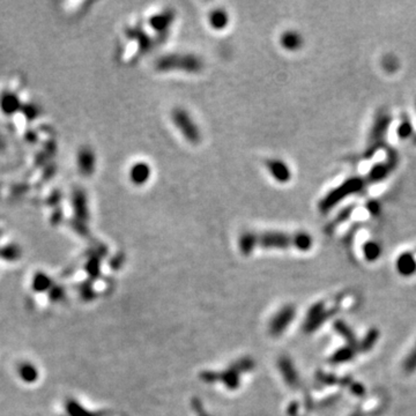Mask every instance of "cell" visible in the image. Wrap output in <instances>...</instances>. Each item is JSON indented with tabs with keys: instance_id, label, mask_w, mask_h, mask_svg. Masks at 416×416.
<instances>
[{
	"instance_id": "6da1fadb",
	"label": "cell",
	"mask_w": 416,
	"mask_h": 416,
	"mask_svg": "<svg viewBox=\"0 0 416 416\" xmlns=\"http://www.w3.org/2000/svg\"><path fill=\"white\" fill-rule=\"evenodd\" d=\"M312 245V238L308 234H284V232H249L239 238V249L243 253H251L256 247L264 249H287L295 246L299 250H308Z\"/></svg>"
},
{
	"instance_id": "7a4b0ae2",
	"label": "cell",
	"mask_w": 416,
	"mask_h": 416,
	"mask_svg": "<svg viewBox=\"0 0 416 416\" xmlns=\"http://www.w3.org/2000/svg\"><path fill=\"white\" fill-rule=\"evenodd\" d=\"M156 67L160 71L183 70L187 72H197L202 67V64L200 59L194 56L170 55L159 59L156 63Z\"/></svg>"
},
{
	"instance_id": "3957f363",
	"label": "cell",
	"mask_w": 416,
	"mask_h": 416,
	"mask_svg": "<svg viewBox=\"0 0 416 416\" xmlns=\"http://www.w3.org/2000/svg\"><path fill=\"white\" fill-rule=\"evenodd\" d=\"M363 183L361 179L358 178H353L343 183L342 185L336 187L335 190H333L329 192L327 196H326L323 200L320 202V209L321 212L329 211L333 206H335L340 200L344 199V198L349 196V194L354 192H358L359 190H362Z\"/></svg>"
},
{
	"instance_id": "277c9868",
	"label": "cell",
	"mask_w": 416,
	"mask_h": 416,
	"mask_svg": "<svg viewBox=\"0 0 416 416\" xmlns=\"http://www.w3.org/2000/svg\"><path fill=\"white\" fill-rule=\"evenodd\" d=\"M172 121L178 127L183 136L192 144H198L200 141V132L196 123H193L186 111L182 109H175L172 112Z\"/></svg>"
},
{
	"instance_id": "5b68a950",
	"label": "cell",
	"mask_w": 416,
	"mask_h": 416,
	"mask_svg": "<svg viewBox=\"0 0 416 416\" xmlns=\"http://www.w3.org/2000/svg\"><path fill=\"white\" fill-rule=\"evenodd\" d=\"M294 316H295L294 306L288 305V306H284L283 309H281L271 321L272 334L275 336L282 334V332L288 327V326H289L291 320L294 319Z\"/></svg>"
},
{
	"instance_id": "8992f818",
	"label": "cell",
	"mask_w": 416,
	"mask_h": 416,
	"mask_svg": "<svg viewBox=\"0 0 416 416\" xmlns=\"http://www.w3.org/2000/svg\"><path fill=\"white\" fill-rule=\"evenodd\" d=\"M21 109V101L14 92H4L0 95V112L4 116L13 117Z\"/></svg>"
},
{
	"instance_id": "52a82bcc",
	"label": "cell",
	"mask_w": 416,
	"mask_h": 416,
	"mask_svg": "<svg viewBox=\"0 0 416 416\" xmlns=\"http://www.w3.org/2000/svg\"><path fill=\"white\" fill-rule=\"evenodd\" d=\"M79 171L85 176H91L95 170V154L89 147H82L78 153Z\"/></svg>"
},
{
	"instance_id": "ba28073f",
	"label": "cell",
	"mask_w": 416,
	"mask_h": 416,
	"mask_svg": "<svg viewBox=\"0 0 416 416\" xmlns=\"http://www.w3.org/2000/svg\"><path fill=\"white\" fill-rule=\"evenodd\" d=\"M18 374L26 384H34L39 380L40 371L32 362H22L18 366Z\"/></svg>"
},
{
	"instance_id": "9c48e42d",
	"label": "cell",
	"mask_w": 416,
	"mask_h": 416,
	"mask_svg": "<svg viewBox=\"0 0 416 416\" xmlns=\"http://www.w3.org/2000/svg\"><path fill=\"white\" fill-rule=\"evenodd\" d=\"M267 168L273 177L281 183L288 182L290 179V170L282 161L272 160L267 162Z\"/></svg>"
},
{
	"instance_id": "30bf717a",
	"label": "cell",
	"mask_w": 416,
	"mask_h": 416,
	"mask_svg": "<svg viewBox=\"0 0 416 416\" xmlns=\"http://www.w3.org/2000/svg\"><path fill=\"white\" fill-rule=\"evenodd\" d=\"M389 123V118L385 117V116H381L379 119H377L376 125H374L372 133H371L370 137V148L369 153H372L373 149L376 148L378 142L383 140L384 134L386 132V127H387V124Z\"/></svg>"
},
{
	"instance_id": "8fae6325",
	"label": "cell",
	"mask_w": 416,
	"mask_h": 416,
	"mask_svg": "<svg viewBox=\"0 0 416 416\" xmlns=\"http://www.w3.org/2000/svg\"><path fill=\"white\" fill-rule=\"evenodd\" d=\"M396 269L404 276L411 275L416 271V261L410 253H402L396 260Z\"/></svg>"
},
{
	"instance_id": "7c38bea8",
	"label": "cell",
	"mask_w": 416,
	"mask_h": 416,
	"mask_svg": "<svg viewBox=\"0 0 416 416\" xmlns=\"http://www.w3.org/2000/svg\"><path fill=\"white\" fill-rule=\"evenodd\" d=\"M54 287L52 284V280L50 276L43 272H37L33 277L32 281V288L35 293H44V291H49Z\"/></svg>"
},
{
	"instance_id": "4fadbf2b",
	"label": "cell",
	"mask_w": 416,
	"mask_h": 416,
	"mask_svg": "<svg viewBox=\"0 0 416 416\" xmlns=\"http://www.w3.org/2000/svg\"><path fill=\"white\" fill-rule=\"evenodd\" d=\"M65 408L69 416H101V413L88 410L87 408H85L80 402H78L74 399H67Z\"/></svg>"
},
{
	"instance_id": "5bb4252c",
	"label": "cell",
	"mask_w": 416,
	"mask_h": 416,
	"mask_svg": "<svg viewBox=\"0 0 416 416\" xmlns=\"http://www.w3.org/2000/svg\"><path fill=\"white\" fill-rule=\"evenodd\" d=\"M149 175H151V169L145 163H138L131 170V178L136 184L145 183L149 178Z\"/></svg>"
},
{
	"instance_id": "9a60e30c",
	"label": "cell",
	"mask_w": 416,
	"mask_h": 416,
	"mask_svg": "<svg viewBox=\"0 0 416 416\" xmlns=\"http://www.w3.org/2000/svg\"><path fill=\"white\" fill-rule=\"evenodd\" d=\"M302 42V37L294 32L284 33L281 37V44L287 50H297V49L301 48Z\"/></svg>"
},
{
	"instance_id": "2e32d148",
	"label": "cell",
	"mask_w": 416,
	"mask_h": 416,
	"mask_svg": "<svg viewBox=\"0 0 416 416\" xmlns=\"http://www.w3.org/2000/svg\"><path fill=\"white\" fill-rule=\"evenodd\" d=\"M21 257V249L17 244H7L0 249V258L5 261H17Z\"/></svg>"
},
{
	"instance_id": "e0dca14e",
	"label": "cell",
	"mask_w": 416,
	"mask_h": 416,
	"mask_svg": "<svg viewBox=\"0 0 416 416\" xmlns=\"http://www.w3.org/2000/svg\"><path fill=\"white\" fill-rule=\"evenodd\" d=\"M209 22L214 29H223L228 24V16L222 10H217L211 13L209 16Z\"/></svg>"
},
{
	"instance_id": "ac0fdd59",
	"label": "cell",
	"mask_w": 416,
	"mask_h": 416,
	"mask_svg": "<svg viewBox=\"0 0 416 416\" xmlns=\"http://www.w3.org/2000/svg\"><path fill=\"white\" fill-rule=\"evenodd\" d=\"M74 207H76L77 215L80 219H87L88 211H87V202H86L85 193L78 192L74 197Z\"/></svg>"
},
{
	"instance_id": "d6986e66",
	"label": "cell",
	"mask_w": 416,
	"mask_h": 416,
	"mask_svg": "<svg viewBox=\"0 0 416 416\" xmlns=\"http://www.w3.org/2000/svg\"><path fill=\"white\" fill-rule=\"evenodd\" d=\"M172 20V13L171 12H166L161 16H156L152 19L151 24L154 29L157 31H163V29H167L168 26Z\"/></svg>"
},
{
	"instance_id": "ffe728a7",
	"label": "cell",
	"mask_w": 416,
	"mask_h": 416,
	"mask_svg": "<svg viewBox=\"0 0 416 416\" xmlns=\"http://www.w3.org/2000/svg\"><path fill=\"white\" fill-rule=\"evenodd\" d=\"M335 329L339 332L340 335H342L344 339L347 340V342L351 344V346H356V339L355 335L351 332V329L348 327V326L343 323V321H336L335 323Z\"/></svg>"
},
{
	"instance_id": "44dd1931",
	"label": "cell",
	"mask_w": 416,
	"mask_h": 416,
	"mask_svg": "<svg viewBox=\"0 0 416 416\" xmlns=\"http://www.w3.org/2000/svg\"><path fill=\"white\" fill-rule=\"evenodd\" d=\"M354 356V349L353 348H341L336 353L332 356V362L333 363H343L349 361V359L353 358Z\"/></svg>"
},
{
	"instance_id": "7402d4cb",
	"label": "cell",
	"mask_w": 416,
	"mask_h": 416,
	"mask_svg": "<svg viewBox=\"0 0 416 416\" xmlns=\"http://www.w3.org/2000/svg\"><path fill=\"white\" fill-rule=\"evenodd\" d=\"M403 371L406 373H413L416 371V344L413 347V349L410 350V353L404 358L403 364H402Z\"/></svg>"
},
{
	"instance_id": "603a6c76",
	"label": "cell",
	"mask_w": 416,
	"mask_h": 416,
	"mask_svg": "<svg viewBox=\"0 0 416 416\" xmlns=\"http://www.w3.org/2000/svg\"><path fill=\"white\" fill-rule=\"evenodd\" d=\"M364 254L365 258L370 261L376 260L380 256V247L377 243L369 242L364 245Z\"/></svg>"
},
{
	"instance_id": "cb8c5ba5",
	"label": "cell",
	"mask_w": 416,
	"mask_h": 416,
	"mask_svg": "<svg viewBox=\"0 0 416 416\" xmlns=\"http://www.w3.org/2000/svg\"><path fill=\"white\" fill-rule=\"evenodd\" d=\"M389 171V166L387 164H380V166L374 167L372 171L370 172V177L372 181H379Z\"/></svg>"
},
{
	"instance_id": "d4e9b609",
	"label": "cell",
	"mask_w": 416,
	"mask_h": 416,
	"mask_svg": "<svg viewBox=\"0 0 416 416\" xmlns=\"http://www.w3.org/2000/svg\"><path fill=\"white\" fill-rule=\"evenodd\" d=\"M65 297V290L59 286H54L49 290V298L51 302H59Z\"/></svg>"
},
{
	"instance_id": "484cf974",
	"label": "cell",
	"mask_w": 416,
	"mask_h": 416,
	"mask_svg": "<svg viewBox=\"0 0 416 416\" xmlns=\"http://www.w3.org/2000/svg\"><path fill=\"white\" fill-rule=\"evenodd\" d=\"M377 338H378V333L376 331L369 332L364 338V340H363V342H361V346H359V348L362 347L363 350H368L369 348H371L373 346L374 342H376Z\"/></svg>"
},
{
	"instance_id": "4316f807",
	"label": "cell",
	"mask_w": 416,
	"mask_h": 416,
	"mask_svg": "<svg viewBox=\"0 0 416 416\" xmlns=\"http://www.w3.org/2000/svg\"><path fill=\"white\" fill-rule=\"evenodd\" d=\"M410 132H411V126H410L409 123L403 122L402 124H401V126L399 129V136L400 137H402V138L408 137L410 134Z\"/></svg>"
},
{
	"instance_id": "83f0119b",
	"label": "cell",
	"mask_w": 416,
	"mask_h": 416,
	"mask_svg": "<svg viewBox=\"0 0 416 416\" xmlns=\"http://www.w3.org/2000/svg\"><path fill=\"white\" fill-rule=\"evenodd\" d=\"M194 406H196L198 408V409H199V410H198V415H199V416H211L205 409H202V408H200V406H198V404H194Z\"/></svg>"
},
{
	"instance_id": "f1b7e54d",
	"label": "cell",
	"mask_w": 416,
	"mask_h": 416,
	"mask_svg": "<svg viewBox=\"0 0 416 416\" xmlns=\"http://www.w3.org/2000/svg\"><path fill=\"white\" fill-rule=\"evenodd\" d=\"M350 416H361L359 414H353V415H350Z\"/></svg>"
}]
</instances>
